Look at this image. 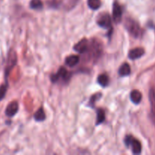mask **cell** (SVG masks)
<instances>
[{"label": "cell", "instance_id": "obj_1", "mask_svg": "<svg viewBox=\"0 0 155 155\" xmlns=\"http://www.w3.org/2000/svg\"><path fill=\"white\" fill-rule=\"evenodd\" d=\"M125 27L133 37L138 38L142 34V29L139 24L132 18H127L125 20Z\"/></svg>", "mask_w": 155, "mask_h": 155}, {"label": "cell", "instance_id": "obj_2", "mask_svg": "<svg viewBox=\"0 0 155 155\" xmlns=\"http://www.w3.org/2000/svg\"><path fill=\"white\" fill-rule=\"evenodd\" d=\"M17 61H18V57H17V54L15 51L14 50H11L8 52V55L7 63H6L5 67V76L7 77L11 72L14 67L16 65Z\"/></svg>", "mask_w": 155, "mask_h": 155}, {"label": "cell", "instance_id": "obj_3", "mask_svg": "<svg viewBox=\"0 0 155 155\" xmlns=\"http://www.w3.org/2000/svg\"><path fill=\"white\" fill-rule=\"evenodd\" d=\"M97 24L102 28H110L111 27V18H110V15L106 13L101 14L97 19Z\"/></svg>", "mask_w": 155, "mask_h": 155}, {"label": "cell", "instance_id": "obj_4", "mask_svg": "<svg viewBox=\"0 0 155 155\" xmlns=\"http://www.w3.org/2000/svg\"><path fill=\"white\" fill-rule=\"evenodd\" d=\"M18 109H19V106H18V103L16 101H12V102L9 103L8 104L7 107L5 109V115L9 117H12L15 116L18 111Z\"/></svg>", "mask_w": 155, "mask_h": 155}, {"label": "cell", "instance_id": "obj_5", "mask_svg": "<svg viewBox=\"0 0 155 155\" xmlns=\"http://www.w3.org/2000/svg\"><path fill=\"white\" fill-rule=\"evenodd\" d=\"M89 43L86 39H83L81 41L74 45V50L79 53H85L89 50Z\"/></svg>", "mask_w": 155, "mask_h": 155}, {"label": "cell", "instance_id": "obj_6", "mask_svg": "<svg viewBox=\"0 0 155 155\" xmlns=\"http://www.w3.org/2000/svg\"><path fill=\"white\" fill-rule=\"evenodd\" d=\"M60 78H63L64 80H67L68 78H70V74L67 71V70L64 68H61L58 73L54 75L51 76V80L52 82H56Z\"/></svg>", "mask_w": 155, "mask_h": 155}, {"label": "cell", "instance_id": "obj_7", "mask_svg": "<svg viewBox=\"0 0 155 155\" xmlns=\"http://www.w3.org/2000/svg\"><path fill=\"white\" fill-rule=\"evenodd\" d=\"M113 18L116 23H119L122 18V8L117 2L114 3L113 5Z\"/></svg>", "mask_w": 155, "mask_h": 155}, {"label": "cell", "instance_id": "obj_8", "mask_svg": "<svg viewBox=\"0 0 155 155\" xmlns=\"http://www.w3.org/2000/svg\"><path fill=\"white\" fill-rule=\"evenodd\" d=\"M145 54V50L143 48H136L130 50L129 52V58L132 60H136L142 57Z\"/></svg>", "mask_w": 155, "mask_h": 155}, {"label": "cell", "instance_id": "obj_9", "mask_svg": "<svg viewBox=\"0 0 155 155\" xmlns=\"http://www.w3.org/2000/svg\"><path fill=\"white\" fill-rule=\"evenodd\" d=\"M142 93H141L139 90L135 89V90L132 91L131 93H130V99H131V101H133L134 104H139V103L141 102V101H142Z\"/></svg>", "mask_w": 155, "mask_h": 155}, {"label": "cell", "instance_id": "obj_10", "mask_svg": "<svg viewBox=\"0 0 155 155\" xmlns=\"http://www.w3.org/2000/svg\"><path fill=\"white\" fill-rule=\"evenodd\" d=\"M79 61H80V57L75 55V54L68 56V57L66 58V60H65V63L69 67H74L78 64Z\"/></svg>", "mask_w": 155, "mask_h": 155}, {"label": "cell", "instance_id": "obj_11", "mask_svg": "<svg viewBox=\"0 0 155 155\" xmlns=\"http://www.w3.org/2000/svg\"><path fill=\"white\" fill-rule=\"evenodd\" d=\"M130 145H132V148H133V154H140L141 151H142V145H141L140 142H139V140H137V139L133 138Z\"/></svg>", "mask_w": 155, "mask_h": 155}, {"label": "cell", "instance_id": "obj_12", "mask_svg": "<svg viewBox=\"0 0 155 155\" xmlns=\"http://www.w3.org/2000/svg\"><path fill=\"white\" fill-rule=\"evenodd\" d=\"M130 73H131V68H130L129 64L127 63L124 64L120 68L119 74L121 76V77L130 75Z\"/></svg>", "mask_w": 155, "mask_h": 155}, {"label": "cell", "instance_id": "obj_13", "mask_svg": "<svg viewBox=\"0 0 155 155\" xmlns=\"http://www.w3.org/2000/svg\"><path fill=\"white\" fill-rule=\"evenodd\" d=\"M149 100L151 107V112H152V114L155 117V91L154 89H150Z\"/></svg>", "mask_w": 155, "mask_h": 155}, {"label": "cell", "instance_id": "obj_14", "mask_svg": "<svg viewBox=\"0 0 155 155\" xmlns=\"http://www.w3.org/2000/svg\"><path fill=\"white\" fill-rule=\"evenodd\" d=\"M34 119L36 120V121H38V122L45 120V114L42 107H40V108L38 109V110H36V112L34 114Z\"/></svg>", "mask_w": 155, "mask_h": 155}, {"label": "cell", "instance_id": "obj_15", "mask_svg": "<svg viewBox=\"0 0 155 155\" xmlns=\"http://www.w3.org/2000/svg\"><path fill=\"white\" fill-rule=\"evenodd\" d=\"M97 81H98V84L101 85L103 87H105V86H107L108 85V77L106 74H101V75L98 76Z\"/></svg>", "mask_w": 155, "mask_h": 155}, {"label": "cell", "instance_id": "obj_16", "mask_svg": "<svg viewBox=\"0 0 155 155\" xmlns=\"http://www.w3.org/2000/svg\"><path fill=\"white\" fill-rule=\"evenodd\" d=\"M88 5L92 10H96L98 9L101 5V0H88Z\"/></svg>", "mask_w": 155, "mask_h": 155}, {"label": "cell", "instance_id": "obj_17", "mask_svg": "<svg viewBox=\"0 0 155 155\" xmlns=\"http://www.w3.org/2000/svg\"><path fill=\"white\" fill-rule=\"evenodd\" d=\"M30 6L31 8L36 9V10H39V9L42 8V4L41 0H31L30 3Z\"/></svg>", "mask_w": 155, "mask_h": 155}, {"label": "cell", "instance_id": "obj_18", "mask_svg": "<svg viewBox=\"0 0 155 155\" xmlns=\"http://www.w3.org/2000/svg\"><path fill=\"white\" fill-rule=\"evenodd\" d=\"M98 113H97V123L96 124L98 125V124H101L104 121V119H105V114H104V111L103 109H98Z\"/></svg>", "mask_w": 155, "mask_h": 155}, {"label": "cell", "instance_id": "obj_19", "mask_svg": "<svg viewBox=\"0 0 155 155\" xmlns=\"http://www.w3.org/2000/svg\"><path fill=\"white\" fill-rule=\"evenodd\" d=\"M8 85L7 84H2L0 86V100L3 99L5 96L6 92H7Z\"/></svg>", "mask_w": 155, "mask_h": 155}, {"label": "cell", "instance_id": "obj_20", "mask_svg": "<svg viewBox=\"0 0 155 155\" xmlns=\"http://www.w3.org/2000/svg\"><path fill=\"white\" fill-rule=\"evenodd\" d=\"M100 97H101V94H97V95H93V96L91 98L90 103H94L95 101H96V100H98Z\"/></svg>", "mask_w": 155, "mask_h": 155}, {"label": "cell", "instance_id": "obj_21", "mask_svg": "<svg viewBox=\"0 0 155 155\" xmlns=\"http://www.w3.org/2000/svg\"><path fill=\"white\" fill-rule=\"evenodd\" d=\"M77 2H78V0H68V5L70 6V8H73L77 4Z\"/></svg>", "mask_w": 155, "mask_h": 155}]
</instances>
